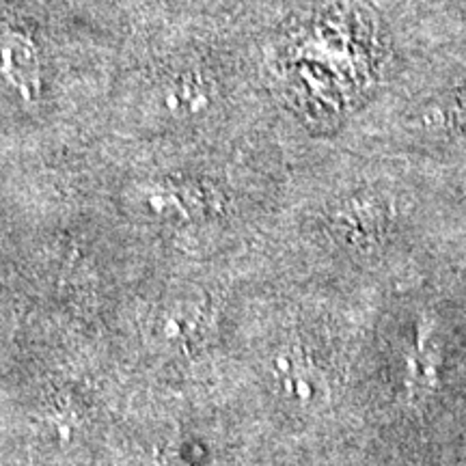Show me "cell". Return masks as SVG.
Instances as JSON below:
<instances>
[{"mask_svg": "<svg viewBox=\"0 0 466 466\" xmlns=\"http://www.w3.org/2000/svg\"><path fill=\"white\" fill-rule=\"evenodd\" d=\"M445 367V333L432 313H421L408 326L400 350V387L406 404L430 406L442 387Z\"/></svg>", "mask_w": 466, "mask_h": 466, "instance_id": "obj_1", "label": "cell"}, {"mask_svg": "<svg viewBox=\"0 0 466 466\" xmlns=\"http://www.w3.org/2000/svg\"><path fill=\"white\" fill-rule=\"evenodd\" d=\"M0 63L9 83L25 97H35L42 86V56L31 35L20 28H5L0 35Z\"/></svg>", "mask_w": 466, "mask_h": 466, "instance_id": "obj_2", "label": "cell"}, {"mask_svg": "<svg viewBox=\"0 0 466 466\" xmlns=\"http://www.w3.org/2000/svg\"><path fill=\"white\" fill-rule=\"evenodd\" d=\"M279 374H281L283 391L289 400L299 404H313L319 398V378L313 365L305 359H279Z\"/></svg>", "mask_w": 466, "mask_h": 466, "instance_id": "obj_3", "label": "cell"}, {"mask_svg": "<svg viewBox=\"0 0 466 466\" xmlns=\"http://www.w3.org/2000/svg\"><path fill=\"white\" fill-rule=\"evenodd\" d=\"M167 104L173 110H201L208 104V83L195 69L179 72L168 85Z\"/></svg>", "mask_w": 466, "mask_h": 466, "instance_id": "obj_4", "label": "cell"}]
</instances>
